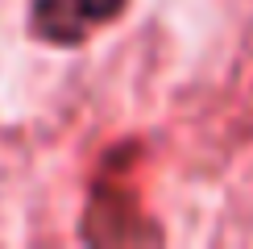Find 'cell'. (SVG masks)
<instances>
[{
	"label": "cell",
	"instance_id": "obj_1",
	"mask_svg": "<svg viewBox=\"0 0 253 249\" xmlns=\"http://www.w3.org/2000/svg\"><path fill=\"white\" fill-rule=\"evenodd\" d=\"M129 0H29V34L46 46H83L91 29L121 21Z\"/></svg>",
	"mask_w": 253,
	"mask_h": 249
}]
</instances>
